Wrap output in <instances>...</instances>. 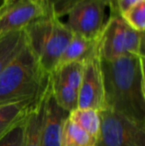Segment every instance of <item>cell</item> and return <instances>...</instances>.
I'll return each mask as SVG.
<instances>
[{
	"mask_svg": "<svg viewBox=\"0 0 145 146\" xmlns=\"http://www.w3.org/2000/svg\"><path fill=\"white\" fill-rule=\"evenodd\" d=\"M41 96L37 98L15 100L0 106V137L29 115Z\"/></svg>",
	"mask_w": 145,
	"mask_h": 146,
	"instance_id": "obj_10",
	"label": "cell"
},
{
	"mask_svg": "<svg viewBox=\"0 0 145 146\" xmlns=\"http://www.w3.org/2000/svg\"><path fill=\"white\" fill-rule=\"evenodd\" d=\"M23 29L25 42L41 69L51 75L57 69L73 33L51 9Z\"/></svg>",
	"mask_w": 145,
	"mask_h": 146,
	"instance_id": "obj_2",
	"label": "cell"
},
{
	"mask_svg": "<svg viewBox=\"0 0 145 146\" xmlns=\"http://www.w3.org/2000/svg\"><path fill=\"white\" fill-rule=\"evenodd\" d=\"M95 57H99V40H87L79 35L73 34L58 67L72 62L85 63Z\"/></svg>",
	"mask_w": 145,
	"mask_h": 146,
	"instance_id": "obj_11",
	"label": "cell"
},
{
	"mask_svg": "<svg viewBox=\"0 0 145 146\" xmlns=\"http://www.w3.org/2000/svg\"><path fill=\"white\" fill-rule=\"evenodd\" d=\"M25 45L24 31H13L0 37V75Z\"/></svg>",
	"mask_w": 145,
	"mask_h": 146,
	"instance_id": "obj_12",
	"label": "cell"
},
{
	"mask_svg": "<svg viewBox=\"0 0 145 146\" xmlns=\"http://www.w3.org/2000/svg\"><path fill=\"white\" fill-rule=\"evenodd\" d=\"M50 84L53 98L62 110L70 113L77 108V90L60 82L53 75H50Z\"/></svg>",
	"mask_w": 145,
	"mask_h": 146,
	"instance_id": "obj_15",
	"label": "cell"
},
{
	"mask_svg": "<svg viewBox=\"0 0 145 146\" xmlns=\"http://www.w3.org/2000/svg\"><path fill=\"white\" fill-rule=\"evenodd\" d=\"M69 113L56 104L51 90L50 76L44 92L41 146H62V130Z\"/></svg>",
	"mask_w": 145,
	"mask_h": 146,
	"instance_id": "obj_9",
	"label": "cell"
},
{
	"mask_svg": "<svg viewBox=\"0 0 145 146\" xmlns=\"http://www.w3.org/2000/svg\"><path fill=\"white\" fill-rule=\"evenodd\" d=\"M44 92L27 117L23 146H41Z\"/></svg>",
	"mask_w": 145,
	"mask_h": 146,
	"instance_id": "obj_13",
	"label": "cell"
},
{
	"mask_svg": "<svg viewBox=\"0 0 145 146\" xmlns=\"http://www.w3.org/2000/svg\"><path fill=\"white\" fill-rule=\"evenodd\" d=\"M99 115L97 146H145V124L107 108L99 110Z\"/></svg>",
	"mask_w": 145,
	"mask_h": 146,
	"instance_id": "obj_5",
	"label": "cell"
},
{
	"mask_svg": "<svg viewBox=\"0 0 145 146\" xmlns=\"http://www.w3.org/2000/svg\"><path fill=\"white\" fill-rule=\"evenodd\" d=\"M47 8L51 9L58 17L68 15V13L81 0H41Z\"/></svg>",
	"mask_w": 145,
	"mask_h": 146,
	"instance_id": "obj_20",
	"label": "cell"
},
{
	"mask_svg": "<svg viewBox=\"0 0 145 146\" xmlns=\"http://www.w3.org/2000/svg\"><path fill=\"white\" fill-rule=\"evenodd\" d=\"M107 0H81L68 13L66 25L73 34L99 40L105 26Z\"/></svg>",
	"mask_w": 145,
	"mask_h": 146,
	"instance_id": "obj_6",
	"label": "cell"
},
{
	"mask_svg": "<svg viewBox=\"0 0 145 146\" xmlns=\"http://www.w3.org/2000/svg\"><path fill=\"white\" fill-rule=\"evenodd\" d=\"M141 1L145 0H107V6L110 9V13L121 15L130 7Z\"/></svg>",
	"mask_w": 145,
	"mask_h": 146,
	"instance_id": "obj_21",
	"label": "cell"
},
{
	"mask_svg": "<svg viewBox=\"0 0 145 146\" xmlns=\"http://www.w3.org/2000/svg\"><path fill=\"white\" fill-rule=\"evenodd\" d=\"M41 0H3L0 5V37L23 30L47 13Z\"/></svg>",
	"mask_w": 145,
	"mask_h": 146,
	"instance_id": "obj_7",
	"label": "cell"
},
{
	"mask_svg": "<svg viewBox=\"0 0 145 146\" xmlns=\"http://www.w3.org/2000/svg\"><path fill=\"white\" fill-rule=\"evenodd\" d=\"M123 20L134 30L144 32L145 28V1L135 4L121 14Z\"/></svg>",
	"mask_w": 145,
	"mask_h": 146,
	"instance_id": "obj_18",
	"label": "cell"
},
{
	"mask_svg": "<svg viewBox=\"0 0 145 146\" xmlns=\"http://www.w3.org/2000/svg\"><path fill=\"white\" fill-rule=\"evenodd\" d=\"M77 108L105 110V92L99 57L83 64V74L77 90Z\"/></svg>",
	"mask_w": 145,
	"mask_h": 146,
	"instance_id": "obj_8",
	"label": "cell"
},
{
	"mask_svg": "<svg viewBox=\"0 0 145 146\" xmlns=\"http://www.w3.org/2000/svg\"><path fill=\"white\" fill-rule=\"evenodd\" d=\"M27 117L12 127L2 137H0V146H23Z\"/></svg>",
	"mask_w": 145,
	"mask_h": 146,
	"instance_id": "obj_19",
	"label": "cell"
},
{
	"mask_svg": "<svg viewBox=\"0 0 145 146\" xmlns=\"http://www.w3.org/2000/svg\"><path fill=\"white\" fill-rule=\"evenodd\" d=\"M128 55L144 57V32L131 28L120 14L110 13L99 38V57L113 60Z\"/></svg>",
	"mask_w": 145,
	"mask_h": 146,
	"instance_id": "obj_4",
	"label": "cell"
},
{
	"mask_svg": "<svg viewBox=\"0 0 145 146\" xmlns=\"http://www.w3.org/2000/svg\"><path fill=\"white\" fill-rule=\"evenodd\" d=\"M2 1H3V0H0V5L2 4Z\"/></svg>",
	"mask_w": 145,
	"mask_h": 146,
	"instance_id": "obj_22",
	"label": "cell"
},
{
	"mask_svg": "<svg viewBox=\"0 0 145 146\" xmlns=\"http://www.w3.org/2000/svg\"><path fill=\"white\" fill-rule=\"evenodd\" d=\"M97 139L67 117L63 124L62 146H97Z\"/></svg>",
	"mask_w": 145,
	"mask_h": 146,
	"instance_id": "obj_16",
	"label": "cell"
},
{
	"mask_svg": "<svg viewBox=\"0 0 145 146\" xmlns=\"http://www.w3.org/2000/svg\"><path fill=\"white\" fill-rule=\"evenodd\" d=\"M105 108L145 124L144 57L99 59Z\"/></svg>",
	"mask_w": 145,
	"mask_h": 146,
	"instance_id": "obj_1",
	"label": "cell"
},
{
	"mask_svg": "<svg viewBox=\"0 0 145 146\" xmlns=\"http://www.w3.org/2000/svg\"><path fill=\"white\" fill-rule=\"evenodd\" d=\"M83 64L85 63H79V62L64 64L59 66L51 75H53L60 82L73 88V90H79L83 79Z\"/></svg>",
	"mask_w": 145,
	"mask_h": 146,
	"instance_id": "obj_17",
	"label": "cell"
},
{
	"mask_svg": "<svg viewBox=\"0 0 145 146\" xmlns=\"http://www.w3.org/2000/svg\"><path fill=\"white\" fill-rule=\"evenodd\" d=\"M68 117L97 141L101 134L99 110L93 108H75L69 113Z\"/></svg>",
	"mask_w": 145,
	"mask_h": 146,
	"instance_id": "obj_14",
	"label": "cell"
},
{
	"mask_svg": "<svg viewBox=\"0 0 145 146\" xmlns=\"http://www.w3.org/2000/svg\"><path fill=\"white\" fill-rule=\"evenodd\" d=\"M49 76L25 45L0 75V106L10 102L37 98L45 92Z\"/></svg>",
	"mask_w": 145,
	"mask_h": 146,
	"instance_id": "obj_3",
	"label": "cell"
}]
</instances>
